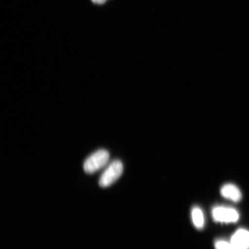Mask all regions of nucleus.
<instances>
[{
	"mask_svg": "<svg viewBox=\"0 0 249 249\" xmlns=\"http://www.w3.org/2000/svg\"><path fill=\"white\" fill-rule=\"evenodd\" d=\"M110 158L108 152L105 149H99L92 154L84 164V170L87 174H93L104 167Z\"/></svg>",
	"mask_w": 249,
	"mask_h": 249,
	"instance_id": "nucleus-1",
	"label": "nucleus"
},
{
	"mask_svg": "<svg viewBox=\"0 0 249 249\" xmlns=\"http://www.w3.org/2000/svg\"><path fill=\"white\" fill-rule=\"evenodd\" d=\"M123 169V164L120 160L113 161L102 174L99 179V186L106 188L113 184L122 175Z\"/></svg>",
	"mask_w": 249,
	"mask_h": 249,
	"instance_id": "nucleus-2",
	"label": "nucleus"
},
{
	"mask_svg": "<svg viewBox=\"0 0 249 249\" xmlns=\"http://www.w3.org/2000/svg\"><path fill=\"white\" fill-rule=\"evenodd\" d=\"M213 219L221 223H233L239 219L238 212L232 208L223 207L214 208L213 211Z\"/></svg>",
	"mask_w": 249,
	"mask_h": 249,
	"instance_id": "nucleus-3",
	"label": "nucleus"
},
{
	"mask_svg": "<svg viewBox=\"0 0 249 249\" xmlns=\"http://www.w3.org/2000/svg\"><path fill=\"white\" fill-rule=\"evenodd\" d=\"M231 244L236 249H249V232L244 229L238 230L232 236Z\"/></svg>",
	"mask_w": 249,
	"mask_h": 249,
	"instance_id": "nucleus-4",
	"label": "nucleus"
},
{
	"mask_svg": "<svg viewBox=\"0 0 249 249\" xmlns=\"http://www.w3.org/2000/svg\"><path fill=\"white\" fill-rule=\"evenodd\" d=\"M221 194L224 197L230 199L233 202L241 200L242 195L239 189L234 185L226 184L221 189Z\"/></svg>",
	"mask_w": 249,
	"mask_h": 249,
	"instance_id": "nucleus-5",
	"label": "nucleus"
},
{
	"mask_svg": "<svg viewBox=\"0 0 249 249\" xmlns=\"http://www.w3.org/2000/svg\"><path fill=\"white\" fill-rule=\"evenodd\" d=\"M192 218L193 222L198 229L203 228L204 226V217L200 208L195 207L192 211Z\"/></svg>",
	"mask_w": 249,
	"mask_h": 249,
	"instance_id": "nucleus-6",
	"label": "nucleus"
},
{
	"mask_svg": "<svg viewBox=\"0 0 249 249\" xmlns=\"http://www.w3.org/2000/svg\"><path fill=\"white\" fill-rule=\"evenodd\" d=\"M214 247L216 249H236L231 244L223 241H216L214 244Z\"/></svg>",
	"mask_w": 249,
	"mask_h": 249,
	"instance_id": "nucleus-7",
	"label": "nucleus"
},
{
	"mask_svg": "<svg viewBox=\"0 0 249 249\" xmlns=\"http://www.w3.org/2000/svg\"><path fill=\"white\" fill-rule=\"evenodd\" d=\"M91 1L96 4H103L107 1V0H91Z\"/></svg>",
	"mask_w": 249,
	"mask_h": 249,
	"instance_id": "nucleus-8",
	"label": "nucleus"
}]
</instances>
